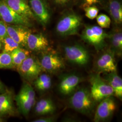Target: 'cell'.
Segmentation results:
<instances>
[{"instance_id": "6da1fadb", "label": "cell", "mask_w": 122, "mask_h": 122, "mask_svg": "<svg viewBox=\"0 0 122 122\" xmlns=\"http://www.w3.org/2000/svg\"><path fill=\"white\" fill-rule=\"evenodd\" d=\"M96 101L91 92L87 88H81L75 92L69 100L70 106L76 111L85 115H89L93 111Z\"/></svg>"}, {"instance_id": "7a4b0ae2", "label": "cell", "mask_w": 122, "mask_h": 122, "mask_svg": "<svg viewBox=\"0 0 122 122\" xmlns=\"http://www.w3.org/2000/svg\"><path fill=\"white\" fill-rule=\"evenodd\" d=\"M14 100L17 106L18 110L24 116H27L32 108L35 105V93L30 83L24 81Z\"/></svg>"}, {"instance_id": "3957f363", "label": "cell", "mask_w": 122, "mask_h": 122, "mask_svg": "<svg viewBox=\"0 0 122 122\" xmlns=\"http://www.w3.org/2000/svg\"><path fill=\"white\" fill-rule=\"evenodd\" d=\"M81 24V18L77 14L66 13L57 22L56 30L58 35L62 37L76 35L78 34Z\"/></svg>"}, {"instance_id": "277c9868", "label": "cell", "mask_w": 122, "mask_h": 122, "mask_svg": "<svg viewBox=\"0 0 122 122\" xmlns=\"http://www.w3.org/2000/svg\"><path fill=\"white\" fill-rule=\"evenodd\" d=\"M40 55L39 60L43 71L53 73L64 68L63 59L59 53L52 49L48 48L41 52Z\"/></svg>"}, {"instance_id": "5b68a950", "label": "cell", "mask_w": 122, "mask_h": 122, "mask_svg": "<svg viewBox=\"0 0 122 122\" xmlns=\"http://www.w3.org/2000/svg\"><path fill=\"white\" fill-rule=\"evenodd\" d=\"M109 35L99 26L87 25L83 30L81 36L85 42L93 46L97 51H100L105 47V40Z\"/></svg>"}, {"instance_id": "8992f818", "label": "cell", "mask_w": 122, "mask_h": 122, "mask_svg": "<svg viewBox=\"0 0 122 122\" xmlns=\"http://www.w3.org/2000/svg\"><path fill=\"white\" fill-rule=\"evenodd\" d=\"M91 84V93L94 100L100 102L108 97L114 96V92L105 79L102 78L100 73L92 75L89 79Z\"/></svg>"}, {"instance_id": "52a82bcc", "label": "cell", "mask_w": 122, "mask_h": 122, "mask_svg": "<svg viewBox=\"0 0 122 122\" xmlns=\"http://www.w3.org/2000/svg\"><path fill=\"white\" fill-rule=\"evenodd\" d=\"M17 71L22 78L29 83L33 82L43 71L39 59L30 55L22 62Z\"/></svg>"}, {"instance_id": "ba28073f", "label": "cell", "mask_w": 122, "mask_h": 122, "mask_svg": "<svg viewBox=\"0 0 122 122\" xmlns=\"http://www.w3.org/2000/svg\"><path fill=\"white\" fill-rule=\"evenodd\" d=\"M0 20L7 24L32 26L31 20L10 8L4 0H0Z\"/></svg>"}, {"instance_id": "9c48e42d", "label": "cell", "mask_w": 122, "mask_h": 122, "mask_svg": "<svg viewBox=\"0 0 122 122\" xmlns=\"http://www.w3.org/2000/svg\"><path fill=\"white\" fill-rule=\"evenodd\" d=\"M35 20L45 27L51 18V10L48 0H28Z\"/></svg>"}, {"instance_id": "30bf717a", "label": "cell", "mask_w": 122, "mask_h": 122, "mask_svg": "<svg viewBox=\"0 0 122 122\" xmlns=\"http://www.w3.org/2000/svg\"><path fill=\"white\" fill-rule=\"evenodd\" d=\"M64 52L67 60L74 64L86 65L89 61L88 52L81 45L75 44L66 46L64 47Z\"/></svg>"}, {"instance_id": "8fae6325", "label": "cell", "mask_w": 122, "mask_h": 122, "mask_svg": "<svg viewBox=\"0 0 122 122\" xmlns=\"http://www.w3.org/2000/svg\"><path fill=\"white\" fill-rule=\"evenodd\" d=\"M100 102L94 116V122L106 121L113 115L116 109L115 101L113 96L106 98Z\"/></svg>"}, {"instance_id": "7c38bea8", "label": "cell", "mask_w": 122, "mask_h": 122, "mask_svg": "<svg viewBox=\"0 0 122 122\" xmlns=\"http://www.w3.org/2000/svg\"><path fill=\"white\" fill-rule=\"evenodd\" d=\"M15 96L13 92L6 90L0 94V116L4 118L6 117L15 116L17 113L14 100Z\"/></svg>"}, {"instance_id": "4fadbf2b", "label": "cell", "mask_w": 122, "mask_h": 122, "mask_svg": "<svg viewBox=\"0 0 122 122\" xmlns=\"http://www.w3.org/2000/svg\"><path fill=\"white\" fill-rule=\"evenodd\" d=\"M115 55L114 52L109 49L99 57L96 62V69L99 73L117 71Z\"/></svg>"}, {"instance_id": "5bb4252c", "label": "cell", "mask_w": 122, "mask_h": 122, "mask_svg": "<svg viewBox=\"0 0 122 122\" xmlns=\"http://www.w3.org/2000/svg\"><path fill=\"white\" fill-rule=\"evenodd\" d=\"M6 31L9 37L22 47H26L27 37L31 32L29 27L22 25L6 24Z\"/></svg>"}, {"instance_id": "9a60e30c", "label": "cell", "mask_w": 122, "mask_h": 122, "mask_svg": "<svg viewBox=\"0 0 122 122\" xmlns=\"http://www.w3.org/2000/svg\"><path fill=\"white\" fill-rule=\"evenodd\" d=\"M81 80L79 76L73 73L66 74L62 76L58 86L59 92L64 96L71 94L75 91Z\"/></svg>"}, {"instance_id": "2e32d148", "label": "cell", "mask_w": 122, "mask_h": 122, "mask_svg": "<svg viewBox=\"0 0 122 122\" xmlns=\"http://www.w3.org/2000/svg\"><path fill=\"white\" fill-rule=\"evenodd\" d=\"M47 38L41 33H30L26 40V48L34 52H41L49 48Z\"/></svg>"}, {"instance_id": "e0dca14e", "label": "cell", "mask_w": 122, "mask_h": 122, "mask_svg": "<svg viewBox=\"0 0 122 122\" xmlns=\"http://www.w3.org/2000/svg\"><path fill=\"white\" fill-rule=\"evenodd\" d=\"M4 1L10 8L20 15L31 20L35 19L28 0H4Z\"/></svg>"}, {"instance_id": "ac0fdd59", "label": "cell", "mask_w": 122, "mask_h": 122, "mask_svg": "<svg viewBox=\"0 0 122 122\" xmlns=\"http://www.w3.org/2000/svg\"><path fill=\"white\" fill-rule=\"evenodd\" d=\"M104 79L112 88L114 96L122 100V79L118 75L117 71L107 73Z\"/></svg>"}, {"instance_id": "d6986e66", "label": "cell", "mask_w": 122, "mask_h": 122, "mask_svg": "<svg viewBox=\"0 0 122 122\" xmlns=\"http://www.w3.org/2000/svg\"><path fill=\"white\" fill-rule=\"evenodd\" d=\"M107 9L111 19L117 25L122 22V6L120 0H109Z\"/></svg>"}, {"instance_id": "ffe728a7", "label": "cell", "mask_w": 122, "mask_h": 122, "mask_svg": "<svg viewBox=\"0 0 122 122\" xmlns=\"http://www.w3.org/2000/svg\"><path fill=\"white\" fill-rule=\"evenodd\" d=\"M35 106V113L39 115L52 114L56 109L52 100L48 98L40 100Z\"/></svg>"}, {"instance_id": "44dd1931", "label": "cell", "mask_w": 122, "mask_h": 122, "mask_svg": "<svg viewBox=\"0 0 122 122\" xmlns=\"http://www.w3.org/2000/svg\"><path fill=\"white\" fill-rule=\"evenodd\" d=\"M109 37L111 43V50L119 56L122 55V33L120 30H116L110 34Z\"/></svg>"}, {"instance_id": "7402d4cb", "label": "cell", "mask_w": 122, "mask_h": 122, "mask_svg": "<svg viewBox=\"0 0 122 122\" xmlns=\"http://www.w3.org/2000/svg\"><path fill=\"white\" fill-rule=\"evenodd\" d=\"M36 89L40 92H45L50 89L52 82L51 77L48 74H41L33 81Z\"/></svg>"}, {"instance_id": "603a6c76", "label": "cell", "mask_w": 122, "mask_h": 122, "mask_svg": "<svg viewBox=\"0 0 122 122\" xmlns=\"http://www.w3.org/2000/svg\"><path fill=\"white\" fill-rule=\"evenodd\" d=\"M3 47V51L10 53L15 49L22 47L19 44L7 35L0 40Z\"/></svg>"}, {"instance_id": "cb8c5ba5", "label": "cell", "mask_w": 122, "mask_h": 122, "mask_svg": "<svg viewBox=\"0 0 122 122\" xmlns=\"http://www.w3.org/2000/svg\"><path fill=\"white\" fill-rule=\"evenodd\" d=\"M15 69L12 61L10 53L2 52L0 53V69Z\"/></svg>"}, {"instance_id": "d4e9b609", "label": "cell", "mask_w": 122, "mask_h": 122, "mask_svg": "<svg viewBox=\"0 0 122 122\" xmlns=\"http://www.w3.org/2000/svg\"><path fill=\"white\" fill-rule=\"evenodd\" d=\"M96 21L99 26L102 29L109 28L111 20L110 18L104 14H101L96 17Z\"/></svg>"}, {"instance_id": "484cf974", "label": "cell", "mask_w": 122, "mask_h": 122, "mask_svg": "<svg viewBox=\"0 0 122 122\" xmlns=\"http://www.w3.org/2000/svg\"><path fill=\"white\" fill-rule=\"evenodd\" d=\"M84 10L86 17L91 20L96 18L99 12V9L95 5L87 6L84 8Z\"/></svg>"}, {"instance_id": "4316f807", "label": "cell", "mask_w": 122, "mask_h": 122, "mask_svg": "<svg viewBox=\"0 0 122 122\" xmlns=\"http://www.w3.org/2000/svg\"><path fill=\"white\" fill-rule=\"evenodd\" d=\"M10 55L11 57L12 61L13 63V65L15 67V68L17 70L23 61L21 60L19 58V57L18 56L16 52H15V50H13L12 52H10Z\"/></svg>"}, {"instance_id": "83f0119b", "label": "cell", "mask_w": 122, "mask_h": 122, "mask_svg": "<svg viewBox=\"0 0 122 122\" xmlns=\"http://www.w3.org/2000/svg\"><path fill=\"white\" fill-rule=\"evenodd\" d=\"M7 35L6 31V24L0 20V40Z\"/></svg>"}, {"instance_id": "f1b7e54d", "label": "cell", "mask_w": 122, "mask_h": 122, "mask_svg": "<svg viewBox=\"0 0 122 122\" xmlns=\"http://www.w3.org/2000/svg\"><path fill=\"white\" fill-rule=\"evenodd\" d=\"M100 1L101 0H81V7L84 9L87 6L96 4Z\"/></svg>"}, {"instance_id": "f546056e", "label": "cell", "mask_w": 122, "mask_h": 122, "mask_svg": "<svg viewBox=\"0 0 122 122\" xmlns=\"http://www.w3.org/2000/svg\"><path fill=\"white\" fill-rule=\"evenodd\" d=\"M55 121V118L53 116L46 117L36 119L33 122H53Z\"/></svg>"}, {"instance_id": "4dcf8cb0", "label": "cell", "mask_w": 122, "mask_h": 122, "mask_svg": "<svg viewBox=\"0 0 122 122\" xmlns=\"http://www.w3.org/2000/svg\"><path fill=\"white\" fill-rule=\"evenodd\" d=\"M72 0H52L55 4L57 5L63 6L69 4Z\"/></svg>"}, {"instance_id": "1f68e13d", "label": "cell", "mask_w": 122, "mask_h": 122, "mask_svg": "<svg viewBox=\"0 0 122 122\" xmlns=\"http://www.w3.org/2000/svg\"><path fill=\"white\" fill-rule=\"evenodd\" d=\"M6 89H7L5 87L4 84L0 80V94L5 92Z\"/></svg>"}, {"instance_id": "d6a6232c", "label": "cell", "mask_w": 122, "mask_h": 122, "mask_svg": "<svg viewBox=\"0 0 122 122\" xmlns=\"http://www.w3.org/2000/svg\"><path fill=\"white\" fill-rule=\"evenodd\" d=\"M5 122L4 118H3V117L0 116V122Z\"/></svg>"}, {"instance_id": "836d02e7", "label": "cell", "mask_w": 122, "mask_h": 122, "mask_svg": "<svg viewBox=\"0 0 122 122\" xmlns=\"http://www.w3.org/2000/svg\"><path fill=\"white\" fill-rule=\"evenodd\" d=\"M2 43H1V41H0V50H1V49L2 48Z\"/></svg>"}]
</instances>
